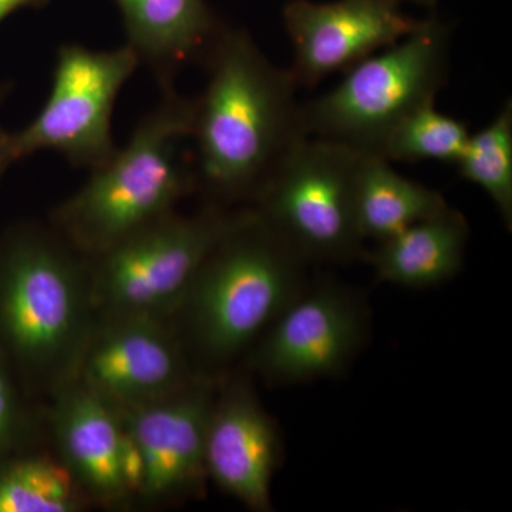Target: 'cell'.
<instances>
[{"instance_id":"obj_1","label":"cell","mask_w":512,"mask_h":512,"mask_svg":"<svg viewBox=\"0 0 512 512\" xmlns=\"http://www.w3.org/2000/svg\"><path fill=\"white\" fill-rule=\"evenodd\" d=\"M205 63L210 79L194 99L190 136L197 191L207 202L247 207L308 137L298 84L242 28L225 26Z\"/></svg>"},{"instance_id":"obj_2","label":"cell","mask_w":512,"mask_h":512,"mask_svg":"<svg viewBox=\"0 0 512 512\" xmlns=\"http://www.w3.org/2000/svg\"><path fill=\"white\" fill-rule=\"evenodd\" d=\"M306 265L254 208L242 207L167 318L195 375L234 370L308 286Z\"/></svg>"},{"instance_id":"obj_3","label":"cell","mask_w":512,"mask_h":512,"mask_svg":"<svg viewBox=\"0 0 512 512\" xmlns=\"http://www.w3.org/2000/svg\"><path fill=\"white\" fill-rule=\"evenodd\" d=\"M97 322L89 258L52 225L20 222L0 237V353L33 402L76 377Z\"/></svg>"},{"instance_id":"obj_4","label":"cell","mask_w":512,"mask_h":512,"mask_svg":"<svg viewBox=\"0 0 512 512\" xmlns=\"http://www.w3.org/2000/svg\"><path fill=\"white\" fill-rule=\"evenodd\" d=\"M161 90L160 103L140 120L126 146L50 214L49 224L86 258L173 214L197 191L194 165L183 154L194 99L175 86Z\"/></svg>"},{"instance_id":"obj_5","label":"cell","mask_w":512,"mask_h":512,"mask_svg":"<svg viewBox=\"0 0 512 512\" xmlns=\"http://www.w3.org/2000/svg\"><path fill=\"white\" fill-rule=\"evenodd\" d=\"M451 25L431 13L394 45L346 70L330 92L302 103L309 137L379 153L383 141L413 111L436 103L450 70Z\"/></svg>"},{"instance_id":"obj_6","label":"cell","mask_w":512,"mask_h":512,"mask_svg":"<svg viewBox=\"0 0 512 512\" xmlns=\"http://www.w3.org/2000/svg\"><path fill=\"white\" fill-rule=\"evenodd\" d=\"M241 208L205 201L194 214L175 211L90 258L97 319H167Z\"/></svg>"},{"instance_id":"obj_7","label":"cell","mask_w":512,"mask_h":512,"mask_svg":"<svg viewBox=\"0 0 512 512\" xmlns=\"http://www.w3.org/2000/svg\"><path fill=\"white\" fill-rule=\"evenodd\" d=\"M359 151L306 137L284 158L251 202L308 264L362 259L365 238L356 217Z\"/></svg>"},{"instance_id":"obj_8","label":"cell","mask_w":512,"mask_h":512,"mask_svg":"<svg viewBox=\"0 0 512 512\" xmlns=\"http://www.w3.org/2000/svg\"><path fill=\"white\" fill-rule=\"evenodd\" d=\"M138 66L127 45L111 50L60 46L46 103L29 124L9 133L13 164L42 151L90 171L106 163L119 148L111 133L114 107Z\"/></svg>"},{"instance_id":"obj_9","label":"cell","mask_w":512,"mask_h":512,"mask_svg":"<svg viewBox=\"0 0 512 512\" xmlns=\"http://www.w3.org/2000/svg\"><path fill=\"white\" fill-rule=\"evenodd\" d=\"M367 336L365 305L348 286L322 279L306 286L249 350L248 370L284 386L335 376Z\"/></svg>"},{"instance_id":"obj_10","label":"cell","mask_w":512,"mask_h":512,"mask_svg":"<svg viewBox=\"0 0 512 512\" xmlns=\"http://www.w3.org/2000/svg\"><path fill=\"white\" fill-rule=\"evenodd\" d=\"M167 319H97L77 367L82 383L117 409L156 402L198 379Z\"/></svg>"},{"instance_id":"obj_11","label":"cell","mask_w":512,"mask_h":512,"mask_svg":"<svg viewBox=\"0 0 512 512\" xmlns=\"http://www.w3.org/2000/svg\"><path fill=\"white\" fill-rule=\"evenodd\" d=\"M217 384L198 377L164 399L119 409L146 463L140 507H167L205 494V431Z\"/></svg>"},{"instance_id":"obj_12","label":"cell","mask_w":512,"mask_h":512,"mask_svg":"<svg viewBox=\"0 0 512 512\" xmlns=\"http://www.w3.org/2000/svg\"><path fill=\"white\" fill-rule=\"evenodd\" d=\"M394 0H289L282 19L293 46L291 73L313 87L394 45L419 26Z\"/></svg>"},{"instance_id":"obj_13","label":"cell","mask_w":512,"mask_h":512,"mask_svg":"<svg viewBox=\"0 0 512 512\" xmlns=\"http://www.w3.org/2000/svg\"><path fill=\"white\" fill-rule=\"evenodd\" d=\"M204 454L208 481L251 511L272 510V478L281 463L282 441L249 377L231 370L218 379Z\"/></svg>"},{"instance_id":"obj_14","label":"cell","mask_w":512,"mask_h":512,"mask_svg":"<svg viewBox=\"0 0 512 512\" xmlns=\"http://www.w3.org/2000/svg\"><path fill=\"white\" fill-rule=\"evenodd\" d=\"M45 404L43 421L53 453L72 474L90 505L111 510L131 507L120 477V410L76 380Z\"/></svg>"},{"instance_id":"obj_15","label":"cell","mask_w":512,"mask_h":512,"mask_svg":"<svg viewBox=\"0 0 512 512\" xmlns=\"http://www.w3.org/2000/svg\"><path fill=\"white\" fill-rule=\"evenodd\" d=\"M123 19L126 45L147 64L161 89L192 60L207 62L225 25L207 0H113Z\"/></svg>"},{"instance_id":"obj_16","label":"cell","mask_w":512,"mask_h":512,"mask_svg":"<svg viewBox=\"0 0 512 512\" xmlns=\"http://www.w3.org/2000/svg\"><path fill=\"white\" fill-rule=\"evenodd\" d=\"M470 227L456 208L416 222L392 238L366 249L362 259L376 278L403 288H430L458 274L463 266Z\"/></svg>"},{"instance_id":"obj_17","label":"cell","mask_w":512,"mask_h":512,"mask_svg":"<svg viewBox=\"0 0 512 512\" xmlns=\"http://www.w3.org/2000/svg\"><path fill=\"white\" fill-rule=\"evenodd\" d=\"M392 164L376 154L357 156L356 217L365 241L392 238L450 205L439 191L403 177Z\"/></svg>"},{"instance_id":"obj_18","label":"cell","mask_w":512,"mask_h":512,"mask_svg":"<svg viewBox=\"0 0 512 512\" xmlns=\"http://www.w3.org/2000/svg\"><path fill=\"white\" fill-rule=\"evenodd\" d=\"M92 507L53 451L29 447L0 460V512H79Z\"/></svg>"},{"instance_id":"obj_19","label":"cell","mask_w":512,"mask_h":512,"mask_svg":"<svg viewBox=\"0 0 512 512\" xmlns=\"http://www.w3.org/2000/svg\"><path fill=\"white\" fill-rule=\"evenodd\" d=\"M460 177L493 201L505 227H512V103L505 101L487 126L470 133L456 163Z\"/></svg>"},{"instance_id":"obj_20","label":"cell","mask_w":512,"mask_h":512,"mask_svg":"<svg viewBox=\"0 0 512 512\" xmlns=\"http://www.w3.org/2000/svg\"><path fill=\"white\" fill-rule=\"evenodd\" d=\"M470 131L463 121L441 113L436 103L426 104L400 121L383 141L376 156L390 163L444 161L456 164L466 148Z\"/></svg>"},{"instance_id":"obj_21","label":"cell","mask_w":512,"mask_h":512,"mask_svg":"<svg viewBox=\"0 0 512 512\" xmlns=\"http://www.w3.org/2000/svg\"><path fill=\"white\" fill-rule=\"evenodd\" d=\"M33 404L12 366L0 353V460L35 447L43 413L33 412Z\"/></svg>"},{"instance_id":"obj_22","label":"cell","mask_w":512,"mask_h":512,"mask_svg":"<svg viewBox=\"0 0 512 512\" xmlns=\"http://www.w3.org/2000/svg\"><path fill=\"white\" fill-rule=\"evenodd\" d=\"M9 86L6 83H0V109H2L3 101L8 96ZM13 164L12 156H10L9 147V131H6L0 123V177Z\"/></svg>"},{"instance_id":"obj_23","label":"cell","mask_w":512,"mask_h":512,"mask_svg":"<svg viewBox=\"0 0 512 512\" xmlns=\"http://www.w3.org/2000/svg\"><path fill=\"white\" fill-rule=\"evenodd\" d=\"M43 2H45V0H0V23L20 9L29 8V6H37L39 3Z\"/></svg>"},{"instance_id":"obj_24","label":"cell","mask_w":512,"mask_h":512,"mask_svg":"<svg viewBox=\"0 0 512 512\" xmlns=\"http://www.w3.org/2000/svg\"><path fill=\"white\" fill-rule=\"evenodd\" d=\"M394 2L400 3V5H403V3H412V5L420 6V8L434 9L440 0H394Z\"/></svg>"}]
</instances>
